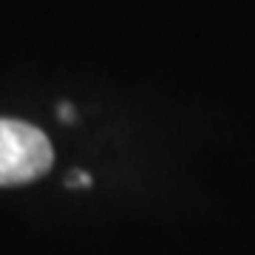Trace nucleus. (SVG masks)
Instances as JSON below:
<instances>
[{
	"mask_svg": "<svg viewBox=\"0 0 255 255\" xmlns=\"http://www.w3.org/2000/svg\"><path fill=\"white\" fill-rule=\"evenodd\" d=\"M54 162V150L40 128L0 117V187L34 182Z\"/></svg>",
	"mask_w": 255,
	"mask_h": 255,
	"instance_id": "f257e3e1",
	"label": "nucleus"
},
{
	"mask_svg": "<svg viewBox=\"0 0 255 255\" xmlns=\"http://www.w3.org/2000/svg\"><path fill=\"white\" fill-rule=\"evenodd\" d=\"M60 119H63V122H74V108L71 105H60Z\"/></svg>",
	"mask_w": 255,
	"mask_h": 255,
	"instance_id": "f03ea898",
	"label": "nucleus"
}]
</instances>
